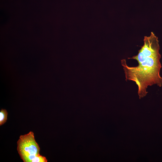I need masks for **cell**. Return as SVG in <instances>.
<instances>
[{
  "mask_svg": "<svg viewBox=\"0 0 162 162\" xmlns=\"http://www.w3.org/2000/svg\"><path fill=\"white\" fill-rule=\"evenodd\" d=\"M8 112L5 109H2L0 111V125L4 124L7 119Z\"/></svg>",
  "mask_w": 162,
  "mask_h": 162,
  "instance_id": "cell-3",
  "label": "cell"
},
{
  "mask_svg": "<svg viewBox=\"0 0 162 162\" xmlns=\"http://www.w3.org/2000/svg\"><path fill=\"white\" fill-rule=\"evenodd\" d=\"M47 161V160L45 157L40 154L34 158L32 162H46Z\"/></svg>",
  "mask_w": 162,
  "mask_h": 162,
  "instance_id": "cell-4",
  "label": "cell"
},
{
  "mask_svg": "<svg viewBox=\"0 0 162 162\" xmlns=\"http://www.w3.org/2000/svg\"><path fill=\"white\" fill-rule=\"evenodd\" d=\"M144 44L138 50V54L128 59L137 61L138 64L135 67H130L125 59L121 60V63L125 75V80L134 82L138 87L139 98L145 97L148 93V86L156 85L162 86V77L160 75L161 65L160 62L161 55L159 40L152 32L149 36H145Z\"/></svg>",
  "mask_w": 162,
  "mask_h": 162,
  "instance_id": "cell-1",
  "label": "cell"
},
{
  "mask_svg": "<svg viewBox=\"0 0 162 162\" xmlns=\"http://www.w3.org/2000/svg\"><path fill=\"white\" fill-rule=\"evenodd\" d=\"M17 144L18 152L24 162H32L34 158L40 155V148L32 132L21 135Z\"/></svg>",
  "mask_w": 162,
  "mask_h": 162,
  "instance_id": "cell-2",
  "label": "cell"
}]
</instances>
